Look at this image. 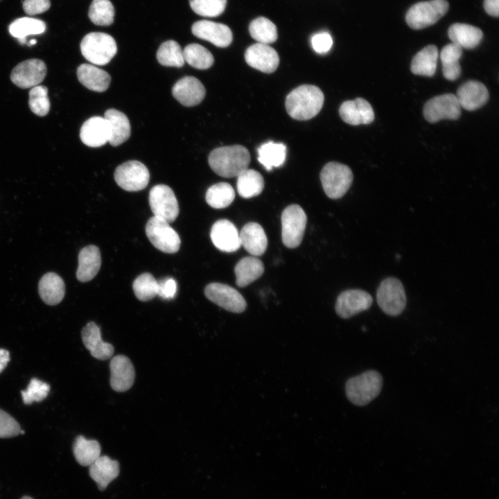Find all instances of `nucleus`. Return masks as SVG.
I'll return each mask as SVG.
<instances>
[{"label": "nucleus", "mask_w": 499, "mask_h": 499, "mask_svg": "<svg viewBox=\"0 0 499 499\" xmlns=\"http://www.w3.org/2000/svg\"><path fill=\"white\" fill-rule=\"evenodd\" d=\"M321 89L312 85H302L291 91L286 98V109L292 119L306 121L315 116L323 106Z\"/></svg>", "instance_id": "f257e3e1"}, {"label": "nucleus", "mask_w": 499, "mask_h": 499, "mask_svg": "<svg viewBox=\"0 0 499 499\" xmlns=\"http://www.w3.org/2000/svg\"><path fill=\"white\" fill-rule=\"evenodd\" d=\"M248 150L241 145L222 146L213 150L208 158L211 168L223 177H237L248 168L250 163Z\"/></svg>", "instance_id": "f03ea898"}, {"label": "nucleus", "mask_w": 499, "mask_h": 499, "mask_svg": "<svg viewBox=\"0 0 499 499\" xmlns=\"http://www.w3.org/2000/svg\"><path fill=\"white\" fill-rule=\"evenodd\" d=\"M382 386L381 375L376 371L369 370L349 378L345 385V392L350 402L364 406L378 396Z\"/></svg>", "instance_id": "7ed1b4c3"}, {"label": "nucleus", "mask_w": 499, "mask_h": 499, "mask_svg": "<svg viewBox=\"0 0 499 499\" xmlns=\"http://www.w3.org/2000/svg\"><path fill=\"white\" fill-rule=\"evenodd\" d=\"M80 51L87 60L101 66L107 64L116 55L117 46L115 40L110 35L92 32L82 38Z\"/></svg>", "instance_id": "20e7f679"}, {"label": "nucleus", "mask_w": 499, "mask_h": 499, "mask_svg": "<svg viewBox=\"0 0 499 499\" xmlns=\"http://www.w3.org/2000/svg\"><path fill=\"white\" fill-rule=\"evenodd\" d=\"M353 178V173L349 166L335 161L327 163L320 173L323 189L331 199L344 196L349 189Z\"/></svg>", "instance_id": "39448f33"}, {"label": "nucleus", "mask_w": 499, "mask_h": 499, "mask_svg": "<svg viewBox=\"0 0 499 499\" xmlns=\"http://www.w3.org/2000/svg\"><path fill=\"white\" fill-rule=\"evenodd\" d=\"M448 10L446 0H430L413 5L407 12L405 20L414 30H419L435 24Z\"/></svg>", "instance_id": "423d86ee"}, {"label": "nucleus", "mask_w": 499, "mask_h": 499, "mask_svg": "<svg viewBox=\"0 0 499 499\" xmlns=\"http://www.w3.org/2000/svg\"><path fill=\"white\" fill-rule=\"evenodd\" d=\"M376 300L385 314L390 316L400 315L406 306L405 292L401 281L394 277L382 281L376 291Z\"/></svg>", "instance_id": "0eeeda50"}, {"label": "nucleus", "mask_w": 499, "mask_h": 499, "mask_svg": "<svg viewBox=\"0 0 499 499\" xmlns=\"http://www.w3.org/2000/svg\"><path fill=\"white\" fill-rule=\"evenodd\" d=\"M307 222L306 215L298 204L288 206L281 215V237L283 245L290 249L301 243Z\"/></svg>", "instance_id": "6e6552de"}, {"label": "nucleus", "mask_w": 499, "mask_h": 499, "mask_svg": "<svg viewBox=\"0 0 499 499\" xmlns=\"http://www.w3.org/2000/svg\"><path fill=\"white\" fill-rule=\"evenodd\" d=\"M146 233L153 246L163 252L173 254L180 247L178 234L163 219L150 218L146 225Z\"/></svg>", "instance_id": "1a4fd4ad"}, {"label": "nucleus", "mask_w": 499, "mask_h": 499, "mask_svg": "<svg viewBox=\"0 0 499 499\" xmlns=\"http://www.w3.org/2000/svg\"><path fill=\"white\" fill-rule=\"evenodd\" d=\"M116 184L128 191H138L146 188L150 180L147 167L137 160H130L120 164L115 170Z\"/></svg>", "instance_id": "9d476101"}, {"label": "nucleus", "mask_w": 499, "mask_h": 499, "mask_svg": "<svg viewBox=\"0 0 499 499\" xmlns=\"http://www.w3.org/2000/svg\"><path fill=\"white\" fill-rule=\"evenodd\" d=\"M149 204L154 216L170 223L179 214V206L175 195L168 186L157 184L149 193Z\"/></svg>", "instance_id": "9b49d317"}, {"label": "nucleus", "mask_w": 499, "mask_h": 499, "mask_svg": "<svg viewBox=\"0 0 499 499\" xmlns=\"http://www.w3.org/2000/svg\"><path fill=\"white\" fill-rule=\"evenodd\" d=\"M423 114L431 123L441 119L456 120L461 115V107L455 94H444L428 100L423 106Z\"/></svg>", "instance_id": "f8f14e48"}, {"label": "nucleus", "mask_w": 499, "mask_h": 499, "mask_svg": "<svg viewBox=\"0 0 499 499\" xmlns=\"http://www.w3.org/2000/svg\"><path fill=\"white\" fill-rule=\"evenodd\" d=\"M204 295L209 300L231 313H243L247 307L246 301L241 294L226 284L209 283L204 289Z\"/></svg>", "instance_id": "ddd939ff"}, {"label": "nucleus", "mask_w": 499, "mask_h": 499, "mask_svg": "<svg viewBox=\"0 0 499 499\" xmlns=\"http://www.w3.org/2000/svg\"><path fill=\"white\" fill-rule=\"evenodd\" d=\"M46 71V66L42 60L29 59L19 63L12 69L10 80L19 88H32L44 80Z\"/></svg>", "instance_id": "4468645a"}, {"label": "nucleus", "mask_w": 499, "mask_h": 499, "mask_svg": "<svg viewBox=\"0 0 499 499\" xmlns=\"http://www.w3.org/2000/svg\"><path fill=\"white\" fill-rule=\"evenodd\" d=\"M372 303V297L367 292L359 289L347 290L337 298L335 309L339 317L348 319L369 309Z\"/></svg>", "instance_id": "2eb2a0df"}, {"label": "nucleus", "mask_w": 499, "mask_h": 499, "mask_svg": "<svg viewBox=\"0 0 499 499\" xmlns=\"http://www.w3.org/2000/svg\"><path fill=\"white\" fill-rule=\"evenodd\" d=\"M191 31L195 37L218 47H227L233 40L232 32L227 25L212 21H198L192 25Z\"/></svg>", "instance_id": "dca6fc26"}, {"label": "nucleus", "mask_w": 499, "mask_h": 499, "mask_svg": "<svg viewBox=\"0 0 499 499\" xmlns=\"http://www.w3.org/2000/svg\"><path fill=\"white\" fill-rule=\"evenodd\" d=\"M245 59L248 65L266 73L274 72L279 64L277 52L270 46L261 43L249 46L245 53Z\"/></svg>", "instance_id": "f3484780"}, {"label": "nucleus", "mask_w": 499, "mask_h": 499, "mask_svg": "<svg viewBox=\"0 0 499 499\" xmlns=\"http://www.w3.org/2000/svg\"><path fill=\"white\" fill-rule=\"evenodd\" d=\"M210 236L213 245L222 252H233L241 246L237 228L226 219L219 220L213 225Z\"/></svg>", "instance_id": "a211bd4d"}, {"label": "nucleus", "mask_w": 499, "mask_h": 499, "mask_svg": "<svg viewBox=\"0 0 499 499\" xmlns=\"http://www.w3.org/2000/svg\"><path fill=\"white\" fill-rule=\"evenodd\" d=\"M110 385L119 392L128 390L133 385L135 377L134 366L130 360L123 355H118L111 359Z\"/></svg>", "instance_id": "6ab92c4d"}, {"label": "nucleus", "mask_w": 499, "mask_h": 499, "mask_svg": "<svg viewBox=\"0 0 499 499\" xmlns=\"http://www.w3.org/2000/svg\"><path fill=\"white\" fill-rule=\"evenodd\" d=\"M205 94L206 90L202 83L193 76L183 77L172 88L173 97L186 107H192L200 103Z\"/></svg>", "instance_id": "aec40b11"}, {"label": "nucleus", "mask_w": 499, "mask_h": 499, "mask_svg": "<svg viewBox=\"0 0 499 499\" xmlns=\"http://www.w3.org/2000/svg\"><path fill=\"white\" fill-rule=\"evenodd\" d=\"M455 95L459 106L468 111L480 108L489 99L486 86L476 80H469L460 85Z\"/></svg>", "instance_id": "412c9836"}, {"label": "nucleus", "mask_w": 499, "mask_h": 499, "mask_svg": "<svg viewBox=\"0 0 499 499\" xmlns=\"http://www.w3.org/2000/svg\"><path fill=\"white\" fill-rule=\"evenodd\" d=\"M341 119L352 125L369 124L374 120V112L368 101L362 98L344 102L340 107Z\"/></svg>", "instance_id": "4be33fe9"}, {"label": "nucleus", "mask_w": 499, "mask_h": 499, "mask_svg": "<svg viewBox=\"0 0 499 499\" xmlns=\"http://www.w3.org/2000/svg\"><path fill=\"white\" fill-rule=\"evenodd\" d=\"M82 142L87 146L97 148L109 141L110 129L105 117L92 116L87 119L80 130Z\"/></svg>", "instance_id": "5701e85b"}, {"label": "nucleus", "mask_w": 499, "mask_h": 499, "mask_svg": "<svg viewBox=\"0 0 499 499\" xmlns=\"http://www.w3.org/2000/svg\"><path fill=\"white\" fill-rule=\"evenodd\" d=\"M81 336L85 347L95 358L104 360L113 355L114 347L102 340L100 328L94 322H90L83 327Z\"/></svg>", "instance_id": "b1692460"}, {"label": "nucleus", "mask_w": 499, "mask_h": 499, "mask_svg": "<svg viewBox=\"0 0 499 499\" xmlns=\"http://www.w3.org/2000/svg\"><path fill=\"white\" fill-rule=\"evenodd\" d=\"M240 245L253 256L263 255L268 246V239L263 227L256 222L247 223L239 233Z\"/></svg>", "instance_id": "393cba45"}, {"label": "nucleus", "mask_w": 499, "mask_h": 499, "mask_svg": "<svg viewBox=\"0 0 499 499\" xmlns=\"http://www.w3.org/2000/svg\"><path fill=\"white\" fill-rule=\"evenodd\" d=\"M100 265L101 256L98 247L93 245L83 247L78 254L77 279L81 282L91 280L99 271Z\"/></svg>", "instance_id": "a878e982"}, {"label": "nucleus", "mask_w": 499, "mask_h": 499, "mask_svg": "<svg viewBox=\"0 0 499 499\" xmlns=\"http://www.w3.org/2000/svg\"><path fill=\"white\" fill-rule=\"evenodd\" d=\"M120 467L117 461L107 455L100 456L89 466L90 477L96 482L99 490L103 491L119 475Z\"/></svg>", "instance_id": "bb28decb"}, {"label": "nucleus", "mask_w": 499, "mask_h": 499, "mask_svg": "<svg viewBox=\"0 0 499 499\" xmlns=\"http://www.w3.org/2000/svg\"><path fill=\"white\" fill-rule=\"evenodd\" d=\"M80 82L89 90L103 92L109 87L111 77L105 71L89 64H82L77 69Z\"/></svg>", "instance_id": "cd10ccee"}, {"label": "nucleus", "mask_w": 499, "mask_h": 499, "mask_svg": "<svg viewBox=\"0 0 499 499\" xmlns=\"http://www.w3.org/2000/svg\"><path fill=\"white\" fill-rule=\"evenodd\" d=\"M38 292L42 301L51 306L62 301L65 294V284L58 274L48 272L42 276L38 283Z\"/></svg>", "instance_id": "c85d7f7f"}, {"label": "nucleus", "mask_w": 499, "mask_h": 499, "mask_svg": "<svg viewBox=\"0 0 499 499\" xmlns=\"http://www.w3.org/2000/svg\"><path fill=\"white\" fill-rule=\"evenodd\" d=\"M104 117L110 125V137L108 142L112 146H118L129 139L131 128L130 121L125 114L111 108L105 111Z\"/></svg>", "instance_id": "c756f323"}, {"label": "nucleus", "mask_w": 499, "mask_h": 499, "mask_svg": "<svg viewBox=\"0 0 499 499\" xmlns=\"http://www.w3.org/2000/svg\"><path fill=\"white\" fill-rule=\"evenodd\" d=\"M448 35L453 43L462 49H471L480 43L483 33L479 28L472 25L456 23L449 27Z\"/></svg>", "instance_id": "7c9ffc66"}, {"label": "nucleus", "mask_w": 499, "mask_h": 499, "mask_svg": "<svg viewBox=\"0 0 499 499\" xmlns=\"http://www.w3.org/2000/svg\"><path fill=\"white\" fill-rule=\"evenodd\" d=\"M234 272L237 286L244 288L262 276L264 265L255 256H245L236 263Z\"/></svg>", "instance_id": "2f4dec72"}, {"label": "nucleus", "mask_w": 499, "mask_h": 499, "mask_svg": "<svg viewBox=\"0 0 499 499\" xmlns=\"http://www.w3.org/2000/svg\"><path fill=\"white\" fill-rule=\"evenodd\" d=\"M438 59V50L435 45H428L419 51L412 58L411 71L419 76H434Z\"/></svg>", "instance_id": "473e14b6"}, {"label": "nucleus", "mask_w": 499, "mask_h": 499, "mask_svg": "<svg viewBox=\"0 0 499 499\" xmlns=\"http://www.w3.org/2000/svg\"><path fill=\"white\" fill-rule=\"evenodd\" d=\"M462 55V48L453 42L443 47L440 53L442 64V72L444 78L448 80H457L461 75V67L459 60Z\"/></svg>", "instance_id": "72a5a7b5"}, {"label": "nucleus", "mask_w": 499, "mask_h": 499, "mask_svg": "<svg viewBox=\"0 0 499 499\" xmlns=\"http://www.w3.org/2000/svg\"><path fill=\"white\" fill-rule=\"evenodd\" d=\"M257 151L259 163L268 171L274 167L282 166L285 162L286 146L282 143L270 141L262 144Z\"/></svg>", "instance_id": "f704fd0d"}, {"label": "nucleus", "mask_w": 499, "mask_h": 499, "mask_svg": "<svg viewBox=\"0 0 499 499\" xmlns=\"http://www.w3.org/2000/svg\"><path fill=\"white\" fill-rule=\"evenodd\" d=\"M263 188V177L255 170L247 168L237 176V191L243 198L259 195Z\"/></svg>", "instance_id": "c9c22d12"}, {"label": "nucleus", "mask_w": 499, "mask_h": 499, "mask_svg": "<svg viewBox=\"0 0 499 499\" xmlns=\"http://www.w3.org/2000/svg\"><path fill=\"white\" fill-rule=\"evenodd\" d=\"M8 30L10 35L23 44L26 42L27 36L43 33L46 30V24L42 20L24 17L13 21Z\"/></svg>", "instance_id": "e433bc0d"}, {"label": "nucleus", "mask_w": 499, "mask_h": 499, "mask_svg": "<svg viewBox=\"0 0 499 499\" xmlns=\"http://www.w3.org/2000/svg\"><path fill=\"white\" fill-rule=\"evenodd\" d=\"M73 455L82 466L91 465L100 455V444L94 439H86L82 435L78 436L73 445Z\"/></svg>", "instance_id": "4c0bfd02"}, {"label": "nucleus", "mask_w": 499, "mask_h": 499, "mask_svg": "<svg viewBox=\"0 0 499 499\" xmlns=\"http://www.w3.org/2000/svg\"><path fill=\"white\" fill-rule=\"evenodd\" d=\"M235 198L233 187L227 182H219L210 186L206 193V201L214 209H223L231 204Z\"/></svg>", "instance_id": "58836bf2"}, {"label": "nucleus", "mask_w": 499, "mask_h": 499, "mask_svg": "<svg viewBox=\"0 0 499 499\" xmlns=\"http://www.w3.org/2000/svg\"><path fill=\"white\" fill-rule=\"evenodd\" d=\"M251 37L258 43L268 44L278 37L277 27L270 19L260 17L252 20L249 26Z\"/></svg>", "instance_id": "ea45409f"}, {"label": "nucleus", "mask_w": 499, "mask_h": 499, "mask_svg": "<svg viewBox=\"0 0 499 499\" xmlns=\"http://www.w3.org/2000/svg\"><path fill=\"white\" fill-rule=\"evenodd\" d=\"M184 62L198 69H207L211 67L214 58L211 52L198 44L192 43L183 50Z\"/></svg>", "instance_id": "a19ab883"}, {"label": "nucleus", "mask_w": 499, "mask_h": 499, "mask_svg": "<svg viewBox=\"0 0 499 499\" xmlns=\"http://www.w3.org/2000/svg\"><path fill=\"white\" fill-rule=\"evenodd\" d=\"M156 56L163 66L182 67L184 64L183 50L174 40L163 42L158 48Z\"/></svg>", "instance_id": "79ce46f5"}, {"label": "nucleus", "mask_w": 499, "mask_h": 499, "mask_svg": "<svg viewBox=\"0 0 499 499\" xmlns=\"http://www.w3.org/2000/svg\"><path fill=\"white\" fill-rule=\"evenodd\" d=\"M114 14V6L110 0H93L88 12L89 19L98 26L111 25Z\"/></svg>", "instance_id": "37998d69"}, {"label": "nucleus", "mask_w": 499, "mask_h": 499, "mask_svg": "<svg viewBox=\"0 0 499 499\" xmlns=\"http://www.w3.org/2000/svg\"><path fill=\"white\" fill-rule=\"evenodd\" d=\"M132 288L138 299L147 301L157 295L158 281L151 274L143 273L135 279Z\"/></svg>", "instance_id": "c03bdc74"}, {"label": "nucleus", "mask_w": 499, "mask_h": 499, "mask_svg": "<svg viewBox=\"0 0 499 499\" xmlns=\"http://www.w3.org/2000/svg\"><path fill=\"white\" fill-rule=\"evenodd\" d=\"M28 105L30 110L37 116H46L50 110L48 89L44 85H37L29 91Z\"/></svg>", "instance_id": "a18cd8bd"}, {"label": "nucleus", "mask_w": 499, "mask_h": 499, "mask_svg": "<svg viewBox=\"0 0 499 499\" xmlns=\"http://www.w3.org/2000/svg\"><path fill=\"white\" fill-rule=\"evenodd\" d=\"M191 9L202 17H214L225 9L227 0H189Z\"/></svg>", "instance_id": "49530a36"}, {"label": "nucleus", "mask_w": 499, "mask_h": 499, "mask_svg": "<svg viewBox=\"0 0 499 499\" xmlns=\"http://www.w3.org/2000/svg\"><path fill=\"white\" fill-rule=\"evenodd\" d=\"M50 385L40 380L33 378L26 390L21 391L23 402L26 405L40 402L48 395Z\"/></svg>", "instance_id": "de8ad7c7"}, {"label": "nucleus", "mask_w": 499, "mask_h": 499, "mask_svg": "<svg viewBox=\"0 0 499 499\" xmlns=\"http://www.w3.org/2000/svg\"><path fill=\"white\" fill-rule=\"evenodd\" d=\"M19 423L9 414L0 409V438H8L20 434Z\"/></svg>", "instance_id": "09e8293b"}, {"label": "nucleus", "mask_w": 499, "mask_h": 499, "mask_svg": "<svg viewBox=\"0 0 499 499\" xmlns=\"http://www.w3.org/2000/svg\"><path fill=\"white\" fill-rule=\"evenodd\" d=\"M311 45L316 53L319 54L326 53L332 47V37L327 32L317 33L312 36Z\"/></svg>", "instance_id": "8fccbe9b"}, {"label": "nucleus", "mask_w": 499, "mask_h": 499, "mask_svg": "<svg viewBox=\"0 0 499 499\" xmlns=\"http://www.w3.org/2000/svg\"><path fill=\"white\" fill-rule=\"evenodd\" d=\"M24 12L28 15L41 14L51 7L50 0H24L22 3Z\"/></svg>", "instance_id": "3c124183"}, {"label": "nucleus", "mask_w": 499, "mask_h": 499, "mask_svg": "<svg viewBox=\"0 0 499 499\" xmlns=\"http://www.w3.org/2000/svg\"><path fill=\"white\" fill-rule=\"evenodd\" d=\"M177 292V283L173 278L168 277L158 281L157 295L164 299H173Z\"/></svg>", "instance_id": "603ef678"}, {"label": "nucleus", "mask_w": 499, "mask_h": 499, "mask_svg": "<svg viewBox=\"0 0 499 499\" xmlns=\"http://www.w3.org/2000/svg\"><path fill=\"white\" fill-rule=\"evenodd\" d=\"M484 8L489 15L498 17L499 15V0H484Z\"/></svg>", "instance_id": "864d4df0"}, {"label": "nucleus", "mask_w": 499, "mask_h": 499, "mask_svg": "<svg viewBox=\"0 0 499 499\" xmlns=\"http://www.w3.org/2000/svg\"><path fill=\"white\" fill-rule=\"evenodd\" d=\"M10 360L9 351L3 349H0V373L6 368Z\"/></svg>", "instance_id": "5fc2aeb1"}, {"label": "nucleus", "mask_w": 499, "mask_h": 499, "mask_svg": "<svg viewBox=\"0 0 499 499\" xmlns=\"http://www.w3.org/2000/svg\"><path fill=\"white\" fill-rule=\"evenodd\" d=\"M37 41L35 39L31 40L29 43L28 44V46L34 45Z\"/></svg>", "instance_id": "6e6d98bb"}, {"label": "nucleus", "mask_w": 499, "mask_h": 499, "mask_svg": "<svg viewBox=\"0 0 499 499\" xmlns=\"http://www.w3.org/2000/svg\"><path fill=\"white\" fill-rule=\"evenodd\" d=\"M21 499H33V498L28 496H23Z\"/></svg>", "instance_id": "4d7b16f0"}, {"label": "nucleus", "mask_w": 499, "mask_h": 499, "mask_svg": "<svg viewBox=\"0 0 499 499\" xmlns=\"http://www.w3.org/2000/svg\"><path fill=\"white\" fill-rule=\"evenodd\" d=\"M20 434H22V435H24V430H21V431H20Z\"/></svg>", "instance_id": "13d9d810"}]
</instances>
